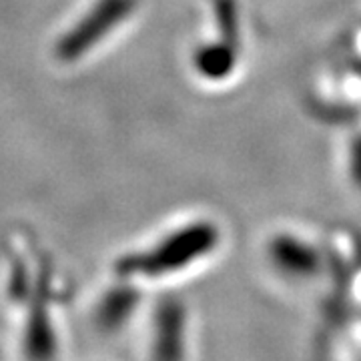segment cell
Wrapping results in <instances>:
<instances>
[{
    "label": "cell",
    "mask_w": 361,
    "mask_h": 361,
    "mask_svg": "<svg viewBox=\"0 0 361 361\" xmlns=\"http://www.w3.org/2000/svg\"><path fill=\"white\" fill-rule=\"evenodd\" d=\"M157 361H180L185 351V313L180 305L167 303L157 315Z\"/></svg>",
    "instance_id": "7a4b0ae2"
},
{
    "label": "cell",
    "mask_w": 361,
    "mask_h": 361,
    "mask_svg": "<svg viewBox=\"0 0 361 361\" xmlns=\"http://www.w3.org/2000/svg\"><path fill=\"white\" fill-rule=\"evenodd\" d=\"M215 245V231L211 227H191L179 235L169 237L163 245H159L147 257L137 261V265H130V271H142L149 275L169 273L185 267Z\"/></svg>",
    "instance_id": "6da1fadb"
}]
</instances>
